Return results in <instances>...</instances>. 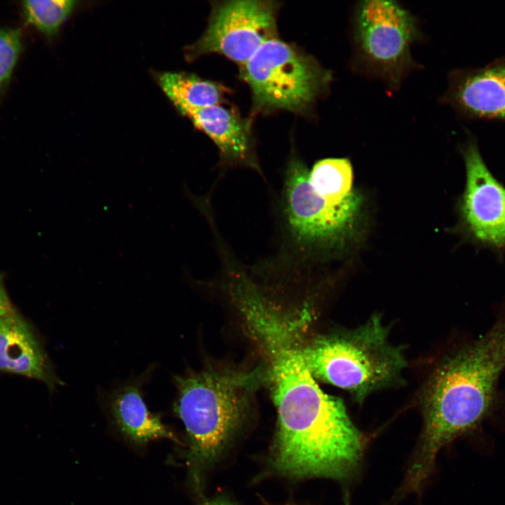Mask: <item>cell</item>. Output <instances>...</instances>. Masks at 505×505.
<instances>
[{"label":"cell","mask_w":505,"mask_h":505,"mask_svg":"<svg viewBox=\"0 0 505 505\" xmlns=\"http://www.w3.org/2000/svg\"><path fill=\"white\" fill-rule=\"evenodd\" d=\"M504 369L505 311L483 335L445 358L431 377L415 471L428 473L441 447L484 419Z\"/></svg>","instance_id":"cell-1"},{"label":"cell","mask_w":505,"mask_h":505,"mask_svg":"<svg viewBox=\"0 0 505 505\" xmlns=\"http://www.w3.org/2000/svg\"><path fill=\"white\" fill-rule=\"evenodd\" d=\"M264 370H234L207 368L175 376V411L189 440V462L196 476L223 450L241 423Z\"/></svg>","instance_id":"cell-2"},{"label":"cell","mask_w":505,"mask_h":505,"mask_svg":"<svg viewBox=\"0 0 505 505\" xmlns=\"http://www.w3.org/2000/svg\"><path fill=\"white\" fill-rule=\"evenodd\" d=\"M304 356L314 377L348 391L358 400L392 385L406 366L403 349L389 342V330L376 315L356 328L305 344Z\"/></svg>","instance_id":"cell-3"},{"label":"cell","mask_w":505,"mask_h":505,"mask_svg":"<svg viewBox=\"0 0 505 505\" xmlns=\"http://www.w3.org/2000/svg\"><path fill=\"white\" fill-rule=\"evenodd\" d=\"M254 112H307L328 87L330 73L296 46L274 38L263 43L241 68Z\"/></svg>","instance_id":"cell-4"},{"label":"cell","mask_w":505,"mask_h":505,"mask_svg":"<svg viewBox=\"0 0 505 505\" xmlns=\"http://www.w3.org/2000/svg\"><path fill=\"white\" fill-rule=\"evenodd\" d=\"M362 198L357 191L335 203L320 195L309 180V170L299 159L290 160L284 184V213L289 229L299 243L342 245L354 234Z\"/></svg>","instance_id":"cell-5"},{"label":"cell","mask_w":505,"mask_h":505,"mask_svg":"<svg viewBox=\"0 0 505 505\" xmlns=\"http://www.w3.org/2000/svg\"><path fill=\"white\" fill-rule=\"evenodd\" d=\"M419 34L415 18L395 1L368 0L357 6L354 39L359 53L393 86L410 67V47Z\"/></svg>","instance_id":"cell-6"},{"label":"cell","mask_w":505,"mask_h":505,"mask_svg":"<svg viewBox=\"0 0 505 505\" xmlns=\"http://www.w3.org/2000/svg\"><path fill=\"white\" fill-rule=\"evenodd\" d=\"M279 6L274 1L215 3L206 29L185 48L187 59L216 53L243 65L263 43L276 38Z\"/></svg>","instance_id":"cell-7"},{"label":"cell","mask_w":505,"mask_h":505,"mask_svg":"<svg viewBox=\"0 0 505 505\" xmlns=\"http://www.w3.org/2000/svg\"><path fill=\"white\" fill-rule=\"evenodd\" d=\"M466 184L459 201L461 225L477 245L505 250V187L486 166L475 137L462 147Z\"/></svg>","instance_id":"cell-8"},{"label":"cell","mask_w":505,"mask_h":505,"mask_svg":"<svg viewBox=\"0 0 505 505\" xmlns=\"http://www.w3.org/2000/svg\"><path fill=\"white\" fill-rule=\"evenodd\" d=\"M445 99L465 119L505 121V55L454 70Z\"/></svg>","instance_id":"cell-9"},{"label":"cell","mask_w":505,"mask_h":505,"mask_svg":"<svg viewBox=\"0 0 505 505\" xmlns=\"http://www.w3.org/2000/svg\"><path fill=\"white\" fill-rule=\"evenodd\" d=\"M184 116L213 141L225 164L260 170L248 119L220 105L189 110Z\"/></svg>","instance_id":"cell-10"},{"label":"cell","mask_w":505,"mask_h":505,"mask_svg":"<svg viewBox=\"0 0 505 505\" xmlns=\"http://www.w3.org/2000/svg\"><path fill=\"white\" fill-rule=\"evenodd\" d=\"M0 370L42 381L51 389L60 384L32 330L14 310L0 317Z\"/></svg>","instance_id":"cell-11"},{"label":"cell","mask_w":505,"mask_h":505,"mask_svg":"<svg viewBox=\"0 0 505 505\" xmlns=\"http://www.w3.org/2000/svg\"><path fill=\"white\" fill-rule=\"evenodd\" d=\"M141 378L116 389L109 398V410L117 429L130 442L142 445L166 438L178 441L175 433L151 412L144 401Z\"/></svg>","instance_id":"cell-12"},{"label":"cell","mask_w":505,"mask_h":505,"mask_svg":"<svg viewBox=\"0 0 505 505\" xmlns=\"http://www.w3.org/2000/svg\"><path fill=\"white\" fill-rule=\"evenodd\" d=\"M157 79L165 95L183 115L189 110L219 105L225 92L217 83L184 72H163Z\"/></svg>","instance_id":"cell-13"},{"label":"cell","mask_w":505,"mask_h":505,"mask_svg":"<svg viewBox=\"0 0 505 505\" xmlns=\"http://www.w3.org/2000/svg\"><path fill=\"white\" fill-rule=\"evenodd\" d=\"M313 188L325 199L339 203L356 193L353 189V170L349 161L342 158L324 159L309 170Z\"/></svg>","instance_id":"cell-14"},{"label":"cell","mask_w":505,"mask_h":505,"mask_svg":"<svg viewBox=\"0 0 505 505\" xmlns=\"http://www.w3.org/2000/svg\"><path fill=\"white\" fill-rule=\"evenodd\" d=\"M77 4L72 0H27L22 10L27 23L44 35H55Z\"/></svg>","instance_id":"cell-15"},{"label":"cell","mask_w":505,"mask_h":505,"mask_svg":"<svg viewBox=\"0 0 505 505\" xmlns=\"http://www.w3.org/2000/svg\"><path fill=\"white\" fill-rule=\"evenodd\" d=\"M22 50L20 30L0 29V95L11 79Z\"/></svg>","instance_id":"cell-16"},{"label":"cell","mask_w":505,"mask_h":505,"mask_svg":"<svg viewBox=\"0 0 505 505\" xmlns=\"http://www.w3.org/2000/svg\"><path fill=\"white\" fill-rule=\"evenodd\" d=\"M14 310L5 289L0 283V317Z\"/></svg>","instance_id":"cell-17"},{"label":"cell","mask_w":505,"mask_h":505,"mask_svg":"<svg viewBox=\"0 0 505 505\" xmlns=\"http://www.w3.org/2000/svg\"><path fill=\"white\" fill-rule=\"evenodd\" d=\"M201 505H234L231 502L221 499L210 500L206 501Z\"/></svg>","instance_id":"cell-18"}]
</instances>
